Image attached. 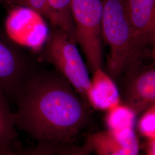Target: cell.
<instances>
[{"label": "cell", "instance_id": "cell-1", "mask_svg": "<svg viewBox=\"0 0 155 155\" xmlns=\"http://www.w3.org/2000/svg\"><path fill=\"white\" fill-rule=\"evenodd\" d=\"M15 100L17 127L39 142H69L88 120L86 104L61 74L31 75Z\"/></svg>", "mask_w": 155, "mask_h": 155}, {"label": "cell", "instance_id": "cell-2", "mask_svg": "<svg viewBox=\"0 0 155 155\" xmlns=\"http://www.w3.org/2000/svg\"><path fill=\"white\" fill-rule=\"evenodd\" d=\"M102 38L110 47L108 75L116 79L132 61V31L126 11L125 0H102Z\"/></svg>", "mask_w": 155, "mask_h": 155}, {"label": "cell", "instance_id": "cell-3", "mask_svg": "<svg viewBox=\"0 0 155 155\" xmlns=\"http://www.w3.org/2000/svg\"><path fill=\"white\" fill-rule=\"evenodd\" d=\"M71 13L77 41L93 72L103 63L102 0H71Z\"/></svg>", "mask_w": 155, "mask_h": 155}, {"label": "cell", "instance_id": "cell-4", "mask_svg": "<svg viewBox=\"0 0 155 155\" xmlns=\"http://www.w3.org/2000/svg\"><path fill=\"white\" fill-rule=\"evenodd\" d=\"M47 58L75 90L86 99L90 85L87 68L75 43L59 29L52 27L45 42Z\"/></svg>", "mask_w": 155, "mask_h": 155}, {"label": "cell", "instance_id": "cell-5", "mask_svg": "<svg viewBox=\"0 0 155 155\" xmlns=\"http://www.w3.org/2000/svg\"><path fill=\"white\" fill-rule=\"evenodd\" d=\"M6 34L16 44L38 49L46 42L48 34L42 17L22 6L12 9L6 18Z\"/></svg>", "mask_w": 155, "mask_h": 155}, {"label": "cell", "instance_id": "cell-6", "mask_svg": "<svg viewBox=\"0 0 155 155\" xmlns=\"http://www.w3.org/2000/svg\"><path fill=\"white\" fill-rule=\"evenodd\" d=\"M15 44L0 31V90L8 98H14L31 75L25 59Z\"/></svg>", "mask_w": 155, "mask_h": 155}, {"label": "cell", "instance_id": "cell-7", "mask_svg": "<svg viewBox=\"0 0 155 155\" xmlns=\"http://www.w3.org/2000/svg\"><path fill=\"white\" fill-rule=\"evenodd\" d=\"M132 31L133 61H140L148 47L155 44V0H125Z\"/></svg>", "mask_w": 155, "mask_h": 155}, {"label": "cell", "instance_id": "cell-8", "mask_svg": "<svg viewBox=\"0 0 155 155\" xmlns=\"http://www.w3.org/2000/svg\"><path fill=\"white\" fill-rule=\"evenodd\" d=\"M127 81L124 90V104L137 116L155 104V70L152 66L137 69L128 66Z\"/></svg>", "mask_w": 155, "mask_h": 155}, {"label": "cell", "instance_id": "cell-9", "mask_svg": "<svg viewBox=\"0 0 155 155\" xmlns=\"http://www.w3.org/2000/svg\"><path fill=\"white\" fill-rule=\"evenodd\" d=\"M87 140L93 151L100 155H140L138 137L134 129L100 132Z\"/></svg>", "mask_w": 155, "mask_h": 155}, {"label": "cell", "instance_id": "cell-10", "mask_svg": "<svg viewBox=\"0 0 155 155\" xmlns=\"http://www.w3.org/2000/svg\"><path fill=\"white\" fill-rule=\"evenodd\" d=\"M86 99L94 109L100 110L108 111L122 103L116 83L102 67L93 72Z\"/></svg>", "mask_w": 155, "mask_h": 155}, {"label": "cell", "instance_id": "cell-11", "mask_svg": "<svg viewBox=\"0 0 155 155\" xmlns=\"http://www.w3.org/2000/svg\"><path fill=\"white\" fill-rule=\"evenodd\" d=\"M48 15L52 27L59 29L72 40L77 41L71 13V0H47Z\"/></svg>", "mask_w": 155, "mask_h": 155}, {"label": "cell", "instance_id": "cell-12", "mask_svg": "<svg viewBox=\"0 0 155 155\" xmlns=\"http://www.w3.org/2000/svg\"><path fill=\"white\" fill-rule=\"evenodd\" d=\"M8 99L0 90V153L8 150L17 137L15 114L11 110Z\"/></svg>", "mask_w": 155, "mask_h": 155}, {"label": "cell", "instance_id": "cell-13", "mask_svg": "<svg viewBox=\"0 0 155 155\" xmlns=\"http://www.w3.org/2000/svg\"><path fill=\"white\" fill-rule=\"evenodd\" d=\"M107 112L105 121L107 130L134 129L137 115L129 106L121 103Z\"/></svg>", "mask_w": 155, "mask_h": 155}, {"label": "cell", "instance_id": "cell-14", "mask_svg": "<svg viewBox=\"0 0 155 155\" xmlns=\"http://www.w3.org/2000/svg\"><path fill=\"white\" fill-rule=\"evenodd\" d=\"M58 144L50 142H39L33 147L13 151L6 150L0 155H57L59 150Z\"/></svg>", "mask_w": 155, "mask_h": 155}, {"label": "cell", "instance_id": "cell-15", "mask_svg": "<svg viewBox=\"0 0 155 155\" xmlns=\"http://www.w3.org/2000/svg\"><path fill=\"white\" fill-rule=\"evenodd\" d=\"M139 133L146 139H155V104L145 110L137 123Z\"/></svg>", "mask_w": 155, "mask_h": 155}, {"label": "cell", "instance_id": "cell-16", "mask_svg": "<svg viewBox=\"0 0 155 155\" xmlns=\"http://www.w3.org/2000/svg\"><path fill=\"white\" fill-rule=\"evenodd\" d=\"M93 152L92 146L88 140L80 147H71L59 149L57 155H91Z\"/></svg>", "mask_w": 155, "mask_h": 155}, {"label": "cell", "instance_id": "cell-17", "mask_svg": "<svg viewBox=\"0 0 155 155\" xmlns=\"http://www.w3.org/2000/svg\"><path fill=\"white\" fill-rule=\"evenodd\" d=\"M144 152L145 155H155V139H146Z\"/></svg>", "mask_w": 155, "mask_h": 155}]
</instances>
